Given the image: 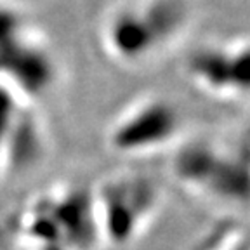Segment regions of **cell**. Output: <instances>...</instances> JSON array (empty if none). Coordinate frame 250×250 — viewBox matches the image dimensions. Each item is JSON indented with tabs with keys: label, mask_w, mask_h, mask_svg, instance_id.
<instances>
[{
	"label": "cell",
	"mask_w": 250,
	"mask_h": 250,
	"mask_svg": "<svg viewBox=\"0 0 250 250\" xmlns=\"http://www.w3.org/2000/svg\"><path fill=\"white\" fill-rule=\"evenodd\" d=\"M188 21L184 0H120L99 21V47L120 66H143L181 39Z\"/></svg>",
	"instance_id": "6da1fadb"
},
{
	"label": "cell",
	"mask_w": 250,
	"mask_h": 250,
	"mask_svg": "<svg viewBox=\"0 0 250 250\" xmlns=\"http://www.w3.org/2000/svg\"><path fill=\"white\" fill-rule=\"evenodd\" d=\"M28 28L16 11L0 9V71L18 92L35 98L56 80V62Z\"/></svg>",
	"instance_id": "8992f818"
},
{
	"label": "cell",
	"mask_w": 250,
	"mask_h": 250,
	"mask_svg": "<svg viewBox=\"0 0 250 250\" xmlns=\"http://www.w3.org/2000/svg\"><path fill=\"white\" fill-rule=\"evenodd\" d=\"M174 170L188 188L224 203L250 202V168L240 143L196 139L179 149Z\"/></svg>",
	"instance_id": "7a4b0ae2"
},
{
	"label": "cell",
	"mask_w": 250,
	"mask_h": 250,
	"mask_svg": "<svg viewBox=\"0 0 250 250\" xmlns=\"http://www.w3.org/2000/svg\"><path fill=\"white\" fill-rule=\"evenodd\" d=\"M240 146H242L243 155H245V160H247V164H249V168H250V130L242 137V141H240Z\"/></svg>",
	"instance_id": "52a82bcc"
},
{
	"label": "cell",
	"mask_w": 250,
	"mask_h": 250,
	"mask_svg": "<svg viewBox=\"0 0 250 250\" xmlns=\"http://www.w3.org/2000/svg\"><path fill=\"white\" fill-rule=\"evenodd\" d=\"M184 118L172 99L146 94L127 103L106 127V145L130 158L156 155L181 137Z\"/></svg>",
	"instance_id": "3957f363"
},
{
	"label": "cell",
	"mask_w": 250,
	"mask_h": 250,
	"mask_svg": "<svg viewBox=\"0 0 250 250\" xmlns=\"http://www.w3.org/2000/svg\"><path fill=\"white\" fill-rule=\"evenodd\" d=\"M92 203L99 238L127 245L141 236L155 217L158 189L146 177H113L92 193Z\"/></svg>",
	"instance_id": "5b68a950"
},
{
	"label": "cell",
	"mask_w": 250,
	"mask_h": 250,
	"mask_svg": "<svg viewBox=\"0 0 250 250\" xmlns=\"http://www.w3.org/2000/svg\"><path fill=\"white\" fill-rule=\"evenodd\" d=\"M188 80L198 92L223 103H250V35L207 40L186 59Z\"/></svg>",
	"instance_id": "277c9868"
}]
</instances>
